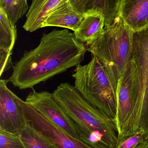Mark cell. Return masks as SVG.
Returning a JSON list of instances; mask_svg holds the SVG:
<instances>
[{"instance_id": "cell-15", "label": "cell", "mask_w": 148, "mask_h": 148, "mask_svg": "<svg viewBox=\"0 0 148 148\" xmlns=\"http://www.w3.org/2000/svg\"><path fill=\"white\" fill-rule=\"evenodd\" d=\"M18 134L26 148H56L26 121Z\"/></svg>"}, {"instance_id": "cell-19", "label": "cell", "mask_w": 148, "mask_h": 148, "mask_svg": "<svg viewBox=\"0 0 148 148\" xmlns=\"http://www.w3.org/2000/svg\"><path fill=\"white\" fill-rule=\"evenodd\" d=\"M12 54L5 52L0 51V67L1 73L0 75L1 76L3 74L8 70L10 68L13 67L11 56Z\"/></svg>"}, {"instance_id": "cell-9", "label": "cell", "mask_w": 148, "mask_h": 148, "mask_svg": "<svg viewBox=\"0 0 148 148\" xmlns=\"http://www.w3.org/2000/svg\"><path fill=\"white\" fill-rule=\"evenodd\" d=\"M122 0H69L74 10L78 14L101 16L105 26L110 25L119 16Z\"/></svg>"}, {"instance_id": "cell-5", "label": "cell", "mask_w": 148, "mask_h": 148, "mask_svg": "<svg viewBox=\"0 0 148 148\" xmlns=\"http://www.w3.org/2000/svg\"><path fill=\"white\" fill-rule=\"evenodd\" d=\"M76 88L94 107L116 122L117 94L103 65L95 56L76 67L72 75Z\"/></svg>"}, {"instance_id": "cell-14", "label": "cell", "mask_w": 148, "mask_h": 148, "mask_svg": "<svg viewBox=\"0 0 148 148\" xmlns=\"http://www.w3.org/2000/svg\"><path fill=\"white\" fill-rule=\"evenodd\" d=\"M17 38L16 26L0 8V51L12 54Z\"/></svg>"}, {"instance_id": "cell-12", "label": "cell", "mask_w": 148, "mask_h": 148, "mask_svg": "<svg viewBox=\"0 0 148 148\" xmlns=\"http://www.w3.org/2000/svg\"><path fill=\"white\" fill-rule=\"evenodd\" d=\"M69 0H33L26 14L23 28L33 32L42 28L43 23L51 11L56 7Z\"/></svg>"}, {"instance_id": "cell-3", "label": "cell", "mask_w": 148, "mask_h": 148, "mask_svg": "<svg viewBox=\"0 0 148 148\" xmlns=\"http://www.w3.org/2000/svg\"><path fill=\"white\" fill-rule=\"evenodd\" d=\"M53 94L81 140L94 148H115L118 132L114 120L90 104L69 83L59 84Z\"/></svg>"}, {"instance_id": "cell-1", "label": "cell", "mask_w": 148, "mask_h": 148, "mask_svg": "<svg viewBox=\"0 0 148 148\" xmlns=\"http://www.w3.org/2000/svg\"><path fill=\"white\" fill-rule=\"evenodd\" d=\"M86 44L76 38L68 29H54L43 34L39 45L25 51L15 63L8 79L21 90L33 89L56 75L78 66L84 61Z\"/></svg>"}, {"instance_id": "cell-8", "label": "cell", "mask_w": 148, "mask_h": 148, "mask_svg": "<svg viewBox=\"0 0 148 148\" xmlns=\"http://www.w3.org/2000/svg\"><path fill=\"white\" fill-rule=\"evenodd\" d=\"M8 79L0 80V129L18 134L24 127L22 110L8 87Z\"/></svg>"}, {"instance_id": "cell-18", "label": "cell", "mask_w": 148, "mask_h": 148, "mask_svg": "<svg viewBox=\"0 0 148 148\" xmlns=\"http://www.w3.org/2000/svg\"><path fill=\"white\" fill-rule=\"evenodd\" d=\"M0 148H26L19 134L0 129Z\"/></svg>"}, {"instance_id": "cell-17", "label": "cell", "mask_w": 148, "mask_h": 148, "mask_svg": "<svg viewBox=\"0 0 148 148\" xmlns=\"http://www.w3.org/2000/svg\"><path fill=\"white\" fill-rule=\"evenodd\" d=\"M114 148H148V131L142 130L117 140Z\"/></svg>"}, {"instance_id": "cell-4", "label": "cell", "mask_w": 148, "mask_h": 148, "mask_svg": "<svg viewBox=\"0 0 148 148\" xmlns=\"http://www.w3.org/2000/svg\"><path fill=\"white\" fill-rule=\"evenodd\" d=\"M134 33L119 16L87 49L103 65L116 92L132 52Z\"/></svg>"}, {"instance_id": "cell-2", "label": "cell", "mask_w": 148, "mask_h": 148, "mask_svg": "<svg viewBox=\"0 0 148 148\" xmlns=\"http://www.w3.org/2000/svg\"><path fill=\"white\" fill-rule=\"evenodd\" d=\"M117 92V140L148 131V26L134 33L132 52Z\"/></svg>"}, {"instance_id": "cell-6", "label": "cell", "mask_w": 148, "mask_h": 148, "mask_svg": "<svg viewBox=\"0 0 148 148\" xmlns=\"http://www.w3.org/2000/svg\"><path fill=\"white\" fill-rule=\"evenodd\" d=\"M26 121L56 148H94L67 134L14 94Z\"/></svg>"}, {"instance_id": "cell-11", "label": "cell", "mask_w": 148, "mask_h": 148, "mask_svg": "<svg viewBox=\"0 0 148 148\" xmlns=\"http://www.w3.org/2000/svg\"><path fill=\"white\" fill-rule=\"evenodd\" d=\"M85 16L76 13L68 1L58 5L49 14L42 28L56 27L75 31L79 27Z\"/></svg>"}, {"instance_id": "cell-7", "label": "cell", "mask_w": 148, "mask_h": 148, "mask_svg": "<svg viewBox=\"0 0 148 148\" xmlns=\"http://www.w3.org/2000/svg\"><path fill=\"white\" fill-rule=\"evenodd\" d=\"M25 101L67 134L80 140L72 123L55 99L53 93L47 91L37 92L33 90Z\"/></svg>"}, {"instance_id": "cell-10", "label": "cell", "mask_w": 148, "mask_h": 148, "mask_svg": "<svg viewBox=\"0 0 148 148\" xmlns=\"http://www.w3.org/2000/svg\"><path fill=\"white\" fill-rule=\"evenodd\" d=\"M119 16L134 32L148 26V0H122Z\"/></svg>"}, {"instance_id": "cell-13", "label": "cell", "mask_w": 148, "mask_h": 148, "mask_svg": "<svg viewBox=\"0 0 148 148\" xmlns=\"http://www.w3.org/2000/svg\"><path fill=\"white\" fill-rule=\"evenodd\" d=\"M104 27V20L101 16H87L74 33L80 42L90 46L102 34Z\"/></svg>"}, {"instance_id": "cell-16", "label": "cell", "mask_w": 148, "mask_h": 148, "mask_svg": "<svg viewBox=\"0 0 148 148\" xmlns=\"http://www.w3.org/2000/svg\"><path fill=\"white\" fill-rule=\"evenodd\" d=\"M0 8L15 24L28 11V0H0Z\"/></svg>"}]
</instances>
